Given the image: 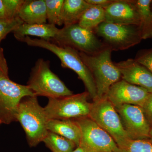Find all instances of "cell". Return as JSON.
<instances>
[{
    "label": "cell",
    "mask_w": 152,
    "mask_h": 152,
    "mask_svg": "<svg viewBox=\"0 0 152 152\" xmlns=\"http://www.w3.org/2000/svg\"><path fill=\"white\" fill-rule=\"evenodd\" d=\"M21 42L26 43L29 46L42 48L54 54L59 59L63 68L70 69L77 74L83 83L86 91L93 102L98 99L94 80L88 68L82 60L79 51L69 47L61 46L51 41L33 39L29 37H25Z\"/></svg>",
    "instance_id": "6da1fadb"
},
{
    "label": "cell",
    "mask_w": 152,
    "mask_h": 152,
    "mask_svg": "<svg viewBox=\"0 0 152 152\" xmlns=\"http://www.w3.org/2000/svg\"><path fill=\"white\" fill-rule=\"evenodd\" d=\"M37 97L29 96L23 98L16 115V121L19 122L24 130L31 147L37 146L43 142L48 132L47 129L48 118Z\"/></svg>",
    "instance_id": "7a4b0ae2"
},
{
    "label": "cell",
    "mask_w": 152,
    "mask_h": 152,
    "mask_svg": "<svg viewBox=\"0 0 152 152\" xmlns=\"http://www.w3.org/2000/svg\"><path fill=\"white\" fill-rule=\"evenodd\" d=\"M112 52L110 49L106 47L94 55L79 52L82 60L94 80L98 99L107 98L110 87L121 78L119 70L112 61Z\"/></svg>",
    "instance_id": "3957f363"
},
{
    "label": "cell",
    "mask_w": 152,
    "mask_h": 152,
    "mask_svg": "<svg viewBox=\"0 0 152 152\" xmlns=\"http://www.w3.org/2000/svg\"><path fill=\"white\" fill-rule=\"evenodd\" d=\"M36 96L48 99L58 98L73 94L50 68V62L39 58L31 69L28 84Z\"/></svg>",
    "instance_id": "277c9868"
},
{
    "label": "cell",
    "mask_w": 152,
    "mask_h": 152,
    "mask_svg": "<svg viewBox=\"0 0 152 152\" xmlns=\"http://www.w3.org/2000/svg\"><path fill=\"white\" fill-rule=\"evenodd\" d=\"M51 42L88 55L95 54L107 47L93 31L82 27L78 23L64 26Z\"/></svg>",
    "instance_id": "5b68a950"
},
{
    "label": "cell",
    "mask_w": 152,
    "mask_h": 152,
    "mask_svg": "<svg viewBox=\"0 0 152 152\" xmlns=\"http://www.w3.org/2000/svg\"><path fill=\"white\" fill-rule=\"evenodd\" d=\"M87 91L58 98L49 99L44 107L49 120L75 119L89 117L92 103Z\"/></svg>",
    "instance_id": "8992f818"
},
{
    "label": "cell",
    "mask_w": 152,
    "mask_h": 152,
    "mask_svg": "<svg viewBox=\"0 0 152 152\" xmlns=\"http://www.w3.org/2000/svg\"><path fill=\"white\" fill-rule=\"evenodd\" d=\"M89 117L113 138L118 146L130 139L115 108L107 98L92 103Z\"/></svg>",
    "instance_id": "52a82bcc"
},
{
    "label": "cell",
    "mask_w": 152,
    "mask_h": 152,
    "mask_svg": "<svg viewBox=\"0 0 152 152\" xmlns=\"http://www.w3.org/2000/svg\"><path fill=\"white\" fill-rule=\"evenodd\" d=\"M94 32L103 39L106 47L113 51L123 50L140 43L142 40L139 26L104 22Z\"/></svg>",
    "instance_id": "ba28073f"
},
{
    "label": "cell",
    "mask_w": 152,
    "mask_h": 152,
    "mask_svg": "<svg viewBox=\"0 0 152 152\" xmlns=\"http://www.w3.org/2000/svg\"><path fill=\"white\" fill-rule=\"evenodd\" d=\"M80 130L79 147L85 152H115L118 147L113 138L89 117L73 119Z\"/></svg>",
    "instance_id": "9c48e42d"
},
{
    "label": "cell",
    "mask_w": 152,
    "mask_h": 152,
    "mask_svg": "<svg viewBox=\"0 0 152 152\" xmlns=\"http://www.w3.org/2000/svg\"><path fill=\"white\" fill-rule=\"evenodd\" d=\"M29 96H35L27 86L19 84L9 77L0 76V124H9L16 121L20 102L23 98Z\"/></svg>",
    "instance_id": "30bf717a"
},
{
    "label": "cell",
    "mask_w": 152,
    "mask_h": 152,
    "mask_svg": "<svg viewBox=\"0 0 152 152\" xmlns=\"http://www.w3.org/2000/svg\"><path fill=\"white\" fill-rule=\"evenodd\" d=\"M115 108L131 140H149L151 127L141 107L124 104Z\"/></svg>",
    "instance_id": "8fae6325"
},
{
    "label": "cell",
    "mask_w": 152,
    "mask_h": 152,
    "mask_svg": "<svg viewBox=\"0 0 152 152\" xmlns=\"http://www.w3.org/2000/svg\"><path fill=\"white\" fill-rule=\"evenodd\" d=\"M150 94L144 88L120 80L109 89L107 98L115 107L132 104L142 107Z\"/></svg>",
    "instance_id": "7c38bea8"
},
{
    "label": "cell",
    "mask_w": 152,
    "mask_h": 152,
    "mask_svg": "<svg viewBox=\"0 0 152 152\" xmlns=\"http://www.w3.org/2000/svg\"><path fill=\"white\" fill-rule=\"evenodd\" d=\"M105 22L124 25L139 26L140 17L133 0H115L105 8Z\"/></svg>",
    "instance_id": "4fadbf2b"
},
{
    "label": "cell",
    "mask_w": 152,
    "mask_h": 152,
    "mask_svg": "<svg viewBox=\"0 0 152 152\" xmlns=\"http://www.w3.org/2000/svg\"><path fill=\"white\" fill-rule=\"evenodd\" d=\"M115 64L119 70L122 80L152 93V73L145 67L133 59H128Z\"/></svg>",
    "instance_id": "5bb4252c"
},
{
    "label": "cell",
    "mask_w": 152,
    "mask_h": 152,
    "mask_svg": "<svg viewBox=\"0 0 152 152\" xmlns=\"http://www.w3.org/2000/svg\"><path fill=\"white\" fill-rule=\"evenodd\" d=\"M59 29L56 26L48 23L44 24H30L23 23L13 31L17 40L21 41L26 37L34 36L45 40L52 41L56 36Z\"/></svg>",
    "instance_id": "9a60e30c"
},
{
    "label": "cell",
    "mask_w": 152,
    "mask_h": 152,
    "mask_svg": "<svg viewBox=\"0 0 152 152\" xmlns=\"http://www.w3.org/2000/svg\"><path fill=\"white\" fill-rule=\"evenodd\" d=\"M17 16L25 23H46V6L45 0H24Z\"/></svg>",
    "instance_id": "2e32d148"
},
{
    "label": "cell",
    "mask_w": 152,
    "mask_h": 152,
    "mask_svg": "<svg viewBox=\"0 0 152 152\" xmlns=\"http://www.w3.org/2000/svg\"><path fill=\"white\" fill-rule=\"evenodd\" d=\"M48 131L56 133L75 143L78 147L80 140V128L73 119H50L47 124Z\"/></svg>",
    "instance_id": "e0dca14e"
},
{
    "label": "cell",
    "mask_w": 152,
    "mask_h": 152,
    "mask_svg": "<svg viewBox=\"0 0 152 152\" xmlns=\"http://www.w3.org/2000/svg\"><path fill=\"white\" fill-rule=\"evenodd\" d=\"M91 6L86 0H64L61 16L62 25L78 23L85 12Z\"/></svg>",
    "instance_id": "ac0fdd59"
},
{
    "label": "cell",
    "mask_w": 152,
    "mask_h": 152,
    "mask_svg": "<svg viewBox=\"0 0 152 152\" xmlns=\"http://www.w3.org/2000/svg\"><path fill=\"white\" fill-rule=\"evenodd\" d=\"M140 17L138 26L142 39L152 38V0H134Z\"/></svg>",
    "instance_id": "d6986e66"
},
{
    "label": "cell",
    "mask_w": 152,
    "mask_h": 152,
    "mask_svg": "<svg viewBox=\"0 0 152 152\" xmlns=\"http://www.w3.org/2000/svg\"><path fill=\"white\" fill-rule=\"evenodd\" d=\"M105 21V9L92 6L83 15L78 23L82 27L93 31Z\"/></svg>",
    "instance_id": "ffe728a7"
},
{
    "label": "cell",
    "mask_w": 152,
    "mask_h": 152,
    "mask_svg": "<svg viewBox=\"0 0 152 152\" xmlns=\"http://www.w3.org/2000/svg\"><path fill=\"white\" fill-rule=\"evenodd\" d=\"M43 142L52 152H72L77 148L72 141L50 131Z\"/></svg>",
    "instance_id": "44dd1931"
},
{
    "label": "cell",
    "mask_w": 152,
    "mask_h": 152,
    "mask_svg": "<svg viewBox=\"0 0 152 152\" xmlns=\"http://www.w3.org/2000/svg\"><path fill=\"white\" fill-rule=\"evenodd\" d=\"M45 1L48 23L55 26L62 25L61 16L64 0H45Z\"/></svg>",
    "instance_id": "7402d4cb"
},
{
    "label": "cell",
    "mask_w": 152,
    "mask_h": 152,
    "mask_svg": "<svg viewBox=\"0 0 152 152\" xmlns=\"http://www.w3.org/2000/svg\"><path fill=\"white\" fill-rule=\"evenodd\" d=\"M115 152H152V143L148 140H128Z\"/></svg>",
    "instance_id": "603a6c76"
},
{
    "label": "cell",
    "mask_w": 152,
    "mask_h": 152,
    "mask_svg": "<svg viewBox=\"0 0 152 152\" xmlns=\"http://www.w3.org/2000/svg\"><path fill=\"white\" fill-rule=\"evenodd\" d=\"M23 22L17 17L14 18L0 20V43L8 34L14 31Z\"/></svg>",
    "instance_id": "cb8c5ba5"
},
{
    "label": "cell",
    "mask_w": 152,
    "mask_h": 152,
    "mask_svg": "<svg viewBox=\"0 0 152 152\" xmlns=\"http://www.w3.org/2000/svg\"><path fill=\"white\" fill-rule=\"evenodd\" d=\"M134 59L152 73V48L140 50L136 54Z\"/></svg>",
    "instance_id": "d4e9b609"
},
{
    "label": "cell",
    "mask_w": 152,
    "mask_h": 152,
    "mask_svg": "<svg viewBox=\"0 0 152 152\" xmlns=\"http://www.w3.org/2000/svg\"><path fill=\"white\" fill-rule=\"evenodd\" d=\"M142 108L148 122L152 128V93H150Z\"/></svg>",
    "instance_id": "484cf974"
},
{
    "label": "cell",
    "mask_w": 152,
    "mask_h": 152,
    "mask_svg": "<svg viewBox=\"0 0 152 152\" xmlns=\"http://www.w3.org/2000/svg\"><path fill=\"white\" fill-rule=\"evenodd\" d=\"M10 10L5 0H0V20H8L16 18Z\"/></svg>",
    "instance_id": "4316f807"
},
{
    "label": "cell",
    "mask_w": 152,
    "mask_h": 152,
    "mask_svg": "<svg viewBox=\"0 0 152 152\" xmlns=\"http://www.w3.org/2000/svg\"><path fill=\"white\" fill-rule=\"evenodd\" d=\"M0 76L9 77L8 67L4 56L3 50L0 47Z\"/></svg>",
    "instance_id": "83f0119b"
},
{
    "label": "cell",
    "mask_w": 152,
    "mask_h": 152,
    "mask_svg": "<svg viewBox=\"0 0 152 152\" xmlns=\"http://www.w3.org/2000/svg\"><path fill=\"white\" fill-rule=\"evenodd\" d=\"M88 4L92 6H97L105 9L113 2L112 0H86Z\"/></svg>",
    "instance_id": "f1b7e54d"
},
{
    "label": "cell",
    "mask_w": 152,
    "mask_h": 152,
    "mask_svg": "<svg viewBox=\"0 0 152 152\" xmlns=\"http://www.w3.org/2000/svg\"><path fill=\"white\" fill-rule=\"evenodd\" d=\"M72 152H85L83 151V150L81 148H80V147H77V148H76Z\"/></svg>",
    "instance_id": "f546056e"
},
{
    "label": "cell",
    "mask_w": 152,
    "mask_h": 152,
    "mask_svg": "<svg viewBox=\"0 0 152 152\" xmlns=\"http://www.w3.org/2000/svg\"><path fill=\"white\" fill-rule=\"evenodd\" d=\"M148 140L152 143V128H151V130H150Z\"/></svg>",
    "instance_id": "4dcf8cb0"
},
{
    "label": "cell",
    "mask_w": 152,
    "mask_h": 152,
    "mask_svg": "<svg viewBox=\"0 0 152 152\" xmlns=\"http://www.w3.org/2000/svg\"></svg>",
    "instance_id": "1f68e13d"
}]
</instances>
